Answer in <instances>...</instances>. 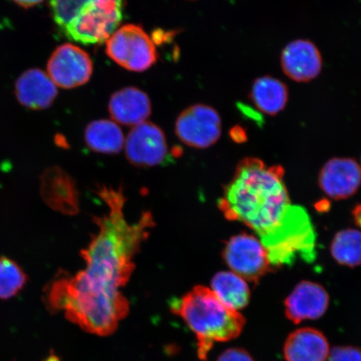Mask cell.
Returning <instances> with one entry per match:
<instances>
[{
	"mask_svg": "<svg viewBox=\"0 0 361 361\" xmlns=\"http://www.w3.org/2000/svg\"><path fill=\"white\" fill-rule=\"evenodd\" d=\"M98 194L108 209L94 218L98 232L80 254L85 268L54 282L48 299L53 309L62 310L84 331L109 336L129 313V301L120 288L132 276L135 257L155 224L149 212L137 222L126 219L123 189L104 186Z\"/></svg>",
	"mask_w": 361,
	"mask_h": 361,
	"instance_id": "1",
	"label": "cell"
},
{
	"mask_svg": "<svg viewBox=\"0 0 361 361\" xmlns=\"http://www.w3.org/2000/svg\"><path fill=\"white\" fill-rule=\"evenodd\" d=\"M281 166L246 158L225 188L219 207L226 219L245 224L268 252L272 267L290 265L298 258H315V233L310 216L293 205Z\"/></svg>",
	"mask_w": 361,
	"mask_h": 361,
	"instance_id": "2",
	"label": "cell"
},
{
	"mask_svg": "<svg viewBox=\"0 0 361 361\" xmlns=\"http://www.w3.org/2000/svg\"><path fill=\"white\" fill-rule=\"evenodd\" d=\"M171 310L196 336L197 356L201 360H207L215 343L240 336L246 323L240 313L228 308L211 288L202 286L173 301Z\"/></svg>",
	"mask_w": 361,
	"mask_h": 361,
	"instance_id": "3",
	"label": "cell"
},
{
	"mask_svg": "<svg viewBox=\"0 0 361 361\" xmlns=\"http://www.w3.org/2000/svg\"><path fill=\"white\" fill-rule=\"evenodd\" d=\"M49 6L62 34L83 44L106 42L123 18V0H49Z\"/></svg>",
	"mask_w": 361,
	"mask_h": 361,
	"instance_id": "4",
	"label": "cell"
},
{
	"mask_svg": "<svg viewBox=\"0 0 361 361\" xmlns=\"http://www.w3.org/2000/svg\"><path fill=\"white\" fill-rule=\"evenodd\" d=\"M106 54L125 69L142 72L157 61L154 43L141 26L126 25L106 40Z\"/></svg>",
	"mask_w": 361,
	"mask_h": 361,
	"instance_id": "5",
	"label": "cell"
},
{
	"mask_svg": "<svg viewBox=\"0 0 361 361\" xmlns=\"http://www.w3.org/2000/svg\"><path fill=\"white\" fill-rule=\"evenodd\" d=\"M223 258L232 272L250 282H258L273 268L260 239L247 233L230 238L223 251Z\"/></svg>",
	"mask_w": 361,
	"mask_h": 361,
	"instance_id": "6",
	"label": "cell"
},
{
	"mask_svg": "<svg viewBox=\"0 0 361 361\" xmlns=\"http://www.w3.org/2000/svg\"><path fill=\"white\" fill-rule=\"evenodd\" d=\"M175 132L186 145L207 148L219 141L222 121L214 108L197 104L180 113L176 121Z\"/></svg>",
	"mask_w": 361,
	"mask_h": 361,
	"instance_id": "7",
	"label": "cell"
},
{
	"mask_svg": "<svg viewBox=\"0 0 361 361\" xmlns=\"http://www.w3.org/2000/svg\"><path fill=\"white\" fill-rule=\"evenodd\" d=\"M47 71L56 87L72 89L88 82L93 64L84 49L72 44H64L57 47L49 57Z\"/></svg>",
	"mask_w": 361,
	"mask_h": 361,
	"instance_id": "8",
	"label": "cell"
},
{
	"mask_svg": "<svg viewBox=\"0 0 361 361\" xmlns=\"http://www.w3.org/2000/svg\"><path fill=\"white\" fill-rule=\"evenodd\" d=\"M125 150L128 160L139 168L161 165L170 156L164 133L159 126L146 121L130 130Z\"/></svg>",
	"mask_w": 361,
	"mask_h": 361,
	"instance_id": "9",
	"label": "cell"
},
{
	"mask_svg": "<svg viewBox=\"0 0 361 361\" xmlns=\"http://www.w3.org/2000/svg\"><path fill=\"white\" fill-rule=\"evenodd\" d=\"M322 54L316 45L307 39H297L283 49L281 67L283 73L296 82H309L322 71Z\"/></svg>",
	"mask_w": 361,
	"mask_h": 361,
	"instance_id": "10",
	"label": "cell"
},
{
	"mask_svg": "<svg viewBox=\"0 0 361 361\" xmlns=\"http://www.w3.org/2000/svg\"><path fill=\"white\" fill-rule=\"evenodd\" d=\"M319 185L329 197L344 200L358 190L361 169L350 158H335L324 166L319 174Z\"/></svg>",
	"mask_w": 361,
	"mask_h": 361,
	"instance_id": "11",
	"label": "cell"
},
{
	"mask_svg": "<svg viewBox=\"0 0 361 361\" xmlns=\"http://www.w3.org/2000/svg\"><path fill=\"white\" fill-rule=\"evenodd\" d=\"M329 303L328 293L319 284L303 281L298 284L287 298L286 314L293 323L317 319L326 312Z\"/></svg>",
	"mask_w": 361,
	"mask_h": 361,
	"instance_id": "12",
	"label": "cell"
},
{
	"mask_svg": "<svg viewBox=\"0 0 361 361\" xmlns=\"http://www.w3.org/2000/svg\"><path fill=\"white\" fill-rule=\"evenodd\" d=\"M16 94L23 106L44 110L51 106L57 97L55 83L42 70L30 69L23 73L16 84Z\"/></svg>",
	"mask_w": 361,
	"mask_h": 361,
	"instance_id": "13",
	"label": "cell"
},
{
	"mask_svg": "<svg viewBox=\"0 0 361 361\" xmlns=\"http://www.w3.org/2000/svg\"><path fill=\"white\" fill-rule=\"evenodd\" d=\"M150 99L142 90L126 87L112 94L109 112L112 119L125 126H138L151 115Z\"/></svg>",
	"mask_w": 361,
	"mask_h": 361,
	"instance_id": "14",
	"label": "cell"
},
{
	"mask_svg": "<svg viewBox=\"0 0 361 361\" xmlns=\"http://www.w3.org/2000/svg\"><path fill=\"white\" fill-rule=\"evenodd\" d=\"M329 351L326 337L313 328L296 329L288 336L283 345L287 361H326Z\"/></svg>",
	"mask_w": 361,
	"mask_h": 361,
	"instance_id": "15",
	"label": "cell"
},
{
	"mask_svg": "<svg viewBox=\"0 0 361 361\" xmlns=\"http://www.w3.org/2000/svg\"><path fill=\"white\" fill-rule=\"evenodd\" d=\"M250 98L256 109L269 116H275L286 108L288 100L286 85L272 76L255 80Z\"/></svg>",
	"mask_w": 361,
	"mask_h": 361,
	"instance_id": "16",
	"label": "cell"
},
{
	"mask_svg": "<svg viewBox=\"0 0 361 361\" xmlns=\"http://www.w3.org/2000/svg\"><path fill=\"white\" fill-rule=\"evenodd\" d=\"M211 290L228 308L238 311L250 303V290L245 279L232 271H223L214 275Z\"/></svg>",
	"mask_w": 361,
	"mask_h": 361,
	"instance_id": "17",
	"label": "cell"
},
{
	"mask_svg": "<svg viewBox=\"0 0 361 361\" xmlns=\"http://www.w3.org/2000/svg\"><path fill=\"white\" fill-rule=\"evenodd\" d=\"M85 141L94 152L117 154L125 146L123 130L114 121L98 120L90 123L85 132Z\"/></svg>",
	"mask_w": 361,
	"mask_h": 361,
	"instance_id": "18",
	"label": "cell"
},
{
	"mask_svg": "<svg viewBox=\"0 0 361 361\" xmlns=\"http://www.w3.org/2000/svg\"><path fill=\"white\" fill-rule=\"evenodd\" d=\"M331 254L338 264L355 267L361 264V232L345 229L336 234L331 245Z\"/></svg>",
	"mask_w": 361,
	"mask_h": 361,
	"instance_id": "19",
	"label": "cell"
},
{
	"mask_svg": "<svg viewBox=\"0 0 361 361\" xmlns=\"http://www.w3.org/2000/svg\"><path fill=\"white\" fill-rule=\"evenodd\" d=\"M27 283L25 271L16 262L0 256V299H10L17 295Z\"/></svg>",
	"mask_w": 361,
	"mask_h": 361,
	"instance_id": "20",
	"label": "cell"
},
{
	"mask_svg": "<svg viewBox=\"0 0 361 361\" xmlns=\"http://www.w3.org/2000/svg\"><path fill=\"white\" fill-rule=\"evenodd\" d=\"M328 361H361V350L354 346H336L329 351Z\"/></svg>",
	"mask_w": 361,
	"mask_h": 361,
	"instance_id": "21",
	"label": "cell"
},
{
	"mask_svg": "<svg viewBox=\"0 0 361 361\" xmlns=\"http://www.w3.org/2000/svg\"><path fill=\"white\" fill-rule=\"evenodd\" d=\"M216 361H255L250 353L241 348L225 350Z\"/></svg>",
	"mask_w": 361,
	"mask_h": 361,
	"instance_id": "22",
	"label": "cell"
},
{
	"mask_svg": "<svg viewBox=\"0 0 361 361\" xmlns=\"http://www.w3.org/2000/svg\"><path fill=\"white\" fill-rule=\"evenodd\" d=\"M238 108L239 111H240L246 118L255 121V123L258 124L264 123L263 116L261 115L262 113L255 109V108H252V106L245 105V104L243 103H238Z\"/></svg>",
	"mask_w": 361,
	"mask_h": 361,
	"instance_id": "23",
	"label": "cell"
},
{
	"mask_svg": "<svg viewBox=\"0 0 361 361\" xmlns=\"http://www.w3.org/2000/svg\"><path fill=\"white\" fill-rule=\"evenodd\" d=\"M230 135H231V137L233 138L234 142H243L247 140V134L245 130L242 128L240 126H236L233 128L231 132H230Z\"/></svg>",
	"mask_w": 361,
	"mask_h": 361,
	"instance_id": "24",
	"label": "cell"
},
{
	"mask_svg": "<svg viewBox=\"0 0 361 361\" xmlns=\"http://www.w3.org/2000/svg\"><path fill=\"white\" fill-rule=\"evenodd\" d=\"M13 2L23 8H28L38 6L44 0H13Z\"/></svg>",
	"mask_w": 361,
	"mask_h": 361,
	"instance_id": "25",
	"label": "cell"
},
{
	"mask_svg": "<svg viewBox=\"0 0 361 361\" xmlns=\"http://www.w3.org/2000/svg\"><path fill=\"white\" fill-rule=\"evenodd\" d=\"M353 215L356 224L361 228V205L355 207Z\"/></svg>",
	"mask_w": 361,
	"mask_h": 361,
	"instance_id": "26",
	"label": "cell"
}]
</instances>
